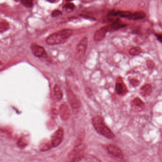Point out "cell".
<instances>
[{
  "label": "cell",
  "instance_id": "obj_1",
  "mask_svg": "<svg viewBox=\"0 0 162 162\" xmlns=\"http://www.w3.org/2000/svg\"><path fill=\"white\" fill-rule=\"evenodd\" d=\"M92 122L95 129L99 134L109 139L114 138V134L106 125L102 117L99 115L95 116L92 120Z\"/></svg>",
  "mask_w": 162,
  "mask_h": 162
},
{
  "label": "cell",
  "instance_id": "obj_2",
  "mask_svg": "<svg viewBox=\"0 0 162 162\" xmlns=\"http://www.w3.org/2000/svg\"><path fill=\"white\" fill-rule=\"evenodd\" d=\"M73 31L69 29H65L53 33L46 39L47 44L49 45H55L63 42L71 37Z\"/></svg>",
  "mask_w": 162,
  "mask_h": 162
},
{
  "label": "cell",
  "instance_id": "obj_3",
  "mask_svg": "<svg viewBox=\"0 0 162 162\" xmlns=\"http://www.w3.org/2000/svg\"><path fill=\"white\" fill-rule=\"evenodd\" d=\"M84 147L81 145H77L68 156V161L69 162H77L81 159L84 157Z\"/></svg>",
  "mask_w": 162,
  "mask_h": 162
},
{
  "label": "cell",
  "instance_id": "obj_4",
  "mask_svg": "<svg viewBox=\"0 0 162 162\" xmlns=\"http://www.w3.org/2000/svg\"><path fill=\"white\" fill-rule=\"evenodd\" d=\"M87 38H84L81 40L76 47V58L80 59L84 56L87 48Z\"/></svg>",
  "mask_w": 162,
  "mask_h": 162
},
{
  "label": "cell",
  "instance_id": "obj_5",
  "mask_svg": "<svg viewBox=\"0 0 162 162\" xmlns=\"http://www.w3.org/2000/svg\"><path fill=\"white\" fill-rule=\"evenodd\" d=\"M64 138V131L62 128L57 130L51 137V144L52 147H58L62 142Z\"/></svg>",
  "mask_w": 162,
  "mask_h": 162
},
{
  "label": "cell",
  "instance_id": "obj_6",
  "mask_svg": "<svg viewBox=\"0 0 162 162\" xmlns=\"http://www.w3.org/2000/svg\"><path fill=\"white\" fill-rule=\"evenodd\" d=\"M131 108L134 111L140 112L144 110L145 104L139 98H135L132 101L131 103Z\"/></svg>",
  "mask_w": 162,
  "mask_h": 162
},
{
  "label": "cell",
  "instance_id": "obj_7",
  "mask_svg": "<svg viewBox=\"0 0 162 162\" xmlns=\"http://www.w3.org/2000/svg\"><path fill=\"white\" fill-rule=\"evenodd\" d=\"M107 148L109 152L114 157L119 159H122L123 158L124 155L122 151L118 147L112 144H109L107 145Z\"/></svg>",
  "mask_w": 162,
  "mask_h": 162
},
{
  "label": "cell",
  "instance_id": "obj_8",
  "mask_svg": "<svg viewBox=\"0 0 162 162\" xmlns=\"http://www.w3.org/2000/svg\"><path fill=\"white\" fill-rule=\"evenodd\" d=\"M31 49L33 55L36 57L41 58L45 56L46 55L44 48L37 44H32L31 46Z\"/></svg>",
  "mask_w": 162,
  "mask_h": 162
},
{
  "label": "cell",
  "instance_id": "obj_9",
  "mask_svg": "<svg viewBox=\"0 0 162 162\" xmlns=\"http://www.w3.org/2000/svg\"><path fill=\"white\" fill-rule=\"evenodd\" d=\"M132 13L130 11H111L108 14L109 17H118L123 18L129 19Z\"/></svg>",
  "mask_w": 162,
  "mask_h": 162
},
{
  "label": "cell",
  "instance_id": "obj_10",
  "mask_svg": "<svg viewBox=\"0 0 162 162\" xmlns=\"http://www.w3.org/2000/svg\"><path fill=\"white\" fill-rule=\"evenodd\" d=\"M107 30L106 27H102L96 31L95 33L94 38L96 41H99L103 40L106 36V33L107 32Z\"/></svg>",
  "mask_w": 162,
  "mask_h": 162
},
{
  "label": "cell",
  "instance_id": "obj_11",
  "mask_svg": "<svg viewBox=\"0 0 162 162\" xmlns=\"http://www.w3.org/2000/svg\"><path fill=\"white\" fill-rule=\"evenodd\" d=\"M152 91V87L151 85L146 84L141 87L140 89V93L143 97H147L151 95Z\"/></svg>",
  "mask_w": 162,
  "mask_h": 162
},
{
  "label": "cell",
  "instance_id": "obj_12",
  "mask_svg": "<svg viewBox=\"0 0 162 162\" xmlns=\"http://www.w3.org/2000/svg\"><path fill=\"white\" fill-rule=\"evenodd\" d=\"M146 17V14L142 11H137L132 13L129 18V20H139L143 19Z\"/></svg>",
  "mask_w": 162,
  "mask_h": 162
},
{
  "label": "cell",
  "instance_id": "obj_13",
  "mask_svg": "<svg viewBox=\"0 0 162 162\" xmlns=\"http://www.w3.org/2000/svg\"><path fill=\"white\" fill-rule=\"evenodd\" d=\"M127 89L124 88L122 83L120 82H118L116 85V93L118 95H123L124 93L127 92Z\"/></svg>",
  "mask_w": 162,
  "mask_h": 162
},
{
  "label": "cell",
  "instance_id": "obj_14",
  "mask_svg": "<svg viewBox=\"0 0 162 162\" xmlns=\"http://www.w3.org/2000/svg\"><path fill=\"white\" fill-rule=\"evenodd\" d=\"M54 95H55L56 99L58 100H61L62 97V93L60 89V87L58 85H56L54 86Z\"/></svg>",
  "mask_w": 162,
  "mask_h": 162
},
{
  "label": "cell",
  "instance_id": "obj_15",
  "mask_svg": "<svg viewBox=\"0 0 162 162\" xmlns=\"http://www.w3.org/2000/svg\"><path fill=\"white\" fill-rule=\"evenodd\" d=\"M142 52V50L140 47H134L131 48L129 51L130 55L132 56H137Z\"/></svg>",
  "mask_w": 162,
  "mask_h": 162
},
{
  "label": "cell",
  "instance_id": "obj_16",
  "mask_svg": "<svg viewBox=\"0 0 162 162\" xmlns=\"http://www.w3.org/2000/svg\"><path fill=\"white\" fill-rule=\"evenodd\" d=\"M87 162H102L100 160L92 155H88L86 157Z\"/></svg>",
  "mask_w": 162,
  "mask_h": 162
},
{
  "label": "cell",
  "instance_id": "obj_17",
  "mask_svg": "<svg viewBox=\"0 0 162 162\" xmlns=\"http://www.w3.org/2000/svg\"><path fill=\"white\" fill-rule=\"evenodd\" d=\"M21 3L27 8H31L33 6V0H20Z\"/></svg>",
  "mask_w": 162,
  "mask_h": 162
},
{
  "label": "cell",
  "instance_id": "obj_18",
  "mask_svg": "<svg viewBox=\"0 0 162 162\" xmlns=\"http://www.w3.org/2000/svg\"><path fill=\"white\" fill-rule=\"evenodd\" d=\"M63 8L67 10L73 11L75 8V5L72 3H68L64 6Z\"/></svg>",
  "mask_w": 162,
  "mask_h": 162
},
{
  "label": "cell",
  "instance_id": "obj_19",
  "mask_svg": "<svg viewBox=\"0 0 162 162\" xmlns=\"http://www.w3.org/2000/svg\"><path fill=\"white\" fill-rule=\"evenodd\" d=\"M130 83H131V85H132L133 87H137L139 85V81L136 79H134V78H132V79H130L129 80Z\"/></svg>",
  "mask_w": 162,
  "mask_h": 162
},
{
  "label": "cell",
  "instance_id": "obj_20",
  "mask_svg": "<svg viewBox=\"0 0 162 162\" xmlns=\"http://www.w3.org/2000/svg\"><path fill=\"white\" fill-rule=\"evenodd\" d=\"M147 67L149 69H154L155 66V64L152 60H148L147 61Z\"/></svg>",
  "mask_w": 162,
  "mask_h": 162
},
{
  "label": "cell",
  "instance_id": "obj_21",
  "mask_svg": "<svg viewBox=\"0 0 162 162\" xmlns=\"http://www.w3.org/2000/svg\"><path fill=\"white\" fill-rule=\"evenodd\" d=\"M61 14H62L61 11H60L59 10H55V11H52L51 15H52V17H56L60 15Z\"/></svg>",
  "mask_w": 162,
  "mask_h": 162
},
{
  "label": "cell",
  "instance_id": "obj_22",
  "mask_svg": "<svg viewBox=\"0 0 162 162\" xmlns=\"http://www.w3.org/2000/svg\"><path fill=\"white\" fill-rule=\"evenodd\" d=\"M155 36L157 37V40L162 43V35L161 34H155Z\"/></svg>",
  "mask_w": 162,
  "mask_h": 162
},
{
  "label": "cell",
  "instance_id": "obj_23",
  "mask_svg": "<svg viewBox=\"0 0 162 162\" xmlns=\"http://www.w3.org/2000/svg\"><path fill=\"white\" fill-rule=\"evenodd\" d=\"M47 1H49V3H54L56 2L57 0H46Z\"/></svg>",
  "mask_w": 162,
  "mask_h": 162
},
{
  "label": "cell",
  "instance_id": "obj_24",
  "mask_svg": "<svg viewBox=\"0 0 162 162\" xmlns=\"http://www.w3.org/2000/svg\"><path fill=\"white\" fill-rule=\"evenodd\" d=\"M65 1H73V0H65Z\"/></svg>",
  "mask_w": 162,
  "mask_h": 162
},
{
  "label": "cell",
  "instance_id": "obj_25",
  "mask_svg": "<svg viewBox=\"0 0 162 162\" xmlns=\"http://www.w3.org/2000/svg\"><path fill=\"white\" fill-rule=\"evenodd\" d=\"M15 1H18V0H15Z\"/></svg>",
  "mask_w": 162,
  "mask_h": 162
}]
</instances>
